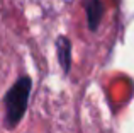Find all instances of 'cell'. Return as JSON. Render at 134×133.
Wrapping results in <instances>:
<instances>
[{"label": "cell", "mask_w": 134, "mask_h": 133, "mask_svg": "<svg viewBox=\"0 0 134 133\" xmlns=\"http://www.w3.org/2000/svg\"><path fill=\"white\" fill-rule=\"evenodd\" d=\"M85 9L88 14V22H90V29H97L98 21L102 16V5L98 0H85Z\"/></svg>", "instance_id": "cell-3"}, {"label": "cell", "mask_w": 134, "mask_h": 133, "mask_svg": "<svg viewBox=\"0 0 134 133\" xmlns=\"http://www.w3.org/2000/svg\"><path fill=\"white\" fill-rule=\"evenodd\" d=\"M29 92H31V79L29 77H20L12 89L5 96V108H7V125L10 128L15 126L24 116L29 101Z\"/></svg>", "instance_id": "cell-1"}, {"label": "cell", "mask_w": 134, "mask_h": 133, "mask_svg": "<svg viewBox=\"0 0 134 133\" xmlns=\"http://www.w3.org/2000/svg\"><path fill=\"white\" fill-rule=\"evenodd\" d=\"M58 57H59V63H61L63 70L68 72L70 65H71V44L66 38H59L58 39Z\"/></svg>", "instance_id": "cell-2"}]
</instances>
